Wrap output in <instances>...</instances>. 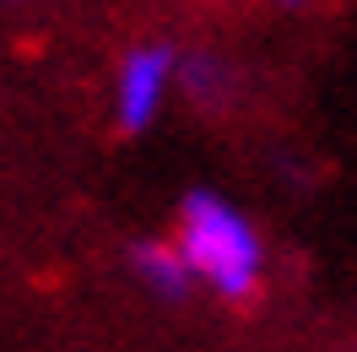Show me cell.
<instances>
[{"label": "cell", "instance_id": "obj_3", "mask_svg": "<svg viewBox=\"0 0 357 352\" xmlns=\"http://www.w3.org/2000/svg\"><path fill=\"white\" fill-rule=\"evenodd\" d=\"M130 265H135V282L146 287L152 298H162V304H184V298L195 293V277H190L184 255L174 249V239L135 244V249H130Z\"/></svg>", "mask_w": 357, "mask_h": 352}, {"label": "cell", "instance_id": "obj_2", "mask_svg": "<svg viewBox=\"0 0 357 352\" xmlns=\"http://www.w3.org/2000/svg\"><path fill=\"white\" fill-rule=\"evenodd\" d=\"M174 71H178V49L168 44H135L119 71H114V125L125 135H141L157 125V114L174 92Z\"/></svg>", "mask_w": 357, "mask_h": 352}, {"label": "cell", "instance_id": "obj_5", "mask_svg": "<svg viewBox=\"0 0 357 352\" xmlns=\"http://www.w3.org/2000/svg\"><path fill=\"white\" fill-rule=\"evenodd\" d=\"M0 6H22V0H0Z\"/></svg>", "mask_w": 357, "mask_h": 352}, {"label": "cell", "instance_id": "obj_4", "mask_svg": "<svg viewBox=\"0 0 357 352\" xmlns=\"http://www.w3.org/2000/svg\"><path fill=\"white\" fill-rule=\"evenodd\" d=\"M174 87L184 92V98H195L201 109H217L227 92H233V71H227L222 54H206V49H195V54H178Z\"/></svg>", "mask_w": 357, "mask_h": 352}, {"label": "cell", "instance_id": "obj_1", "mask_svg": "<svg viewBox=\"0 0 357 352\" xmlns=\"http://www.w3.org/2000/svg\"><path fill=\"white\" fill-rule=\"evenodd\" d=\"M174 249L184 255L195 287L217 293L227 304H244L266 282V239L260 228L217 190H190L178 200Z\"/></svg>", "mask_w": 357, "mask_h": 352}, {"label": "cell", "instance_id": "obj_6", "mask_svg": "<svg viewBox=\"0 0 357 352\" xmlns=\"http://www.w3.org/2000/svg\"><path fill=\"white\" fill-rule=\"evenodd\" d=\"M287 6H298V0H287Z\"/></svg>", "mask_w": 357, "mask_h": 352}]
</instances>
